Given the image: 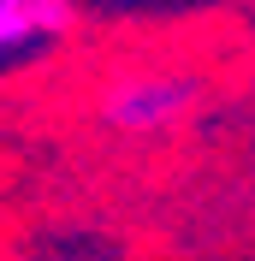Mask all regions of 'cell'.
<instances>
[{
    "label": "cell",
    "mask_w": 255,
    "mask_h": 261,
    "mask_svg": "<svg viewBox=\"0 0 255 261\" xmlns=\"http://www.w3.org/2000/svg\"><path fill=\"white\" fill-rule=\"evenodd\" d=\"M196 107V83L184 71H131L101 95V119L119 137H155L172 130L178 119Z\"/></svg>",
    "instance_id": "6da1fadb"
},
{
    "label": "cell",
    "mask_w": 255,
    "mask_h": 261,
    "mask_svg": "<svg viewBox=\"0 0 255 261\" xmlns=\"http://www.w3.org/2000/svg\"><path fill=\"white\" fill-rule=\"evenodd\" d=\"M65 30H71V0H0V65H18L65 42Z\"/></svg>",
    "instance_id": "7a4b0ae2"
}]
</instances>
